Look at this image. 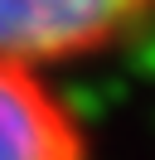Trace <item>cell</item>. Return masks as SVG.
I'll return each instance as SVG.
<instances>
[{"label":"cell","mask_w":155,"mask_h":160,"mask_svg":"<svg viewBox=\"0 0 155 160\" xmlns=\"http://www.w3.org/2000/svg\"><path fill=\"white\" fill-rule=\"evenodd\" d=\"M155 24V0H0V58L63 63L116 49Z\"/></svg>","instance_id":"1"},{"label":"cell","mask_w":155,"mask_h":160,"mask_svg":"<svg viewBox=\"0 0 155 160\" xmlns=\"http://www.w3.org/2000/svg\"><path fill=\"white\" fill-rule=\"evenodd\" d=\"M0 160H87L78 117L34 68L0 58Z\"/></svg>","instance_id":"2"}]
</instances>
